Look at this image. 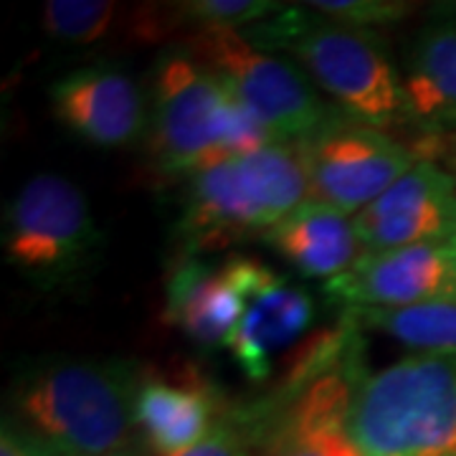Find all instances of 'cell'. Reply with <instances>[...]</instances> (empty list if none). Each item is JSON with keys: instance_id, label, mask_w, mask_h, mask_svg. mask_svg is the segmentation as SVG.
Here are the masks:
<instances>
[{"instance_id": "obj_1", "label": "cell", "mask_w": 456, "mask_h": 456, "mask_svg": "<svg viewBox=\"0 0 456 456\" xmlns=\"http://www.w3.org/2000/svg\"><path fill=\"white\" fill-rule=\"evenodd\" d=\"M142 383L132 360L49 358L18 378L13 403L56 456H107L132 446Z\"/></svg>"}, {"instance_id": "obj_2", "label": "cell", "mask_w": 456, "mask_h": 456, "mask_svg": "<svg viewBox=\"0 0 456 456\" xmlns=\"http://www.w3.org/2000/svg\"><path fill=\"white\" fill-rule=\"evenodd\" d=\"M310 198L299 147L277 142L188 175L178 233L185 259L264 236Z\"/></svg>"}, {"instance_id": "obj_3", "label": "cell", "mask_w": 456, "mask_h": 456, "mask_svg": "<svg viewBox=\"0 0 456 456\" xmlns=\"http://www.w3.org/2000/svg\"><path fill=\"white\" fill-rule=\"evenodd\" d=\"M362 456H456V353H419L353 383Z\"/></svg>"}, {"instance_id": "obj_4", "label": "cell", "mask_w": 456, "mask_h": 456, "mask_svg": "<svg viewBox=\"0 0 456 456\" xmlns=\"http://www.w3.org/2000/svg\"><path fill=\"white\" fill-rule=\"evenodd\" d=\"M254 46H279L297 56L307 77L347 117L386 130L406 117L401 74L373 33L340 26L314 11H281L272 31L254 33ZM246 36V38H254Z\"/></svg>"}, {"instance_id": "obj_5", "label": "cell", "mask_w": 456, "mask_h": 456, "mask_svg": "<svg viewBox=\"0 0 456 456\" xmlns=\"http://www.w3.org/2000/svg\"><path fill=\"white\" fill-rule=\"evenodd\" d=\"M0 241L20 277L56 292L94 269L104 239L82 188L59 173H41L5 203Z\"/></svg>"}, {"instance_id": "obj_6", "label": "cell", "mask_w": 456, "mask_h": 456, "mask_svg": "<svg viewBox=\"0 0 456 456\" xmlns=\"http://www.w3.org/2000/svg\"><path fill=\"white\" fill-rule=\"evenodd\" d=\"M231 89L188 49L158 56L152 77V152L167 175L224 160Z\"/></svg>"}, {"instance_id": "obj_7", "label": "cell", "mask_w": 456, "mask_h": 456, "mask_svg": "<svg viewBox=\"0 0 456 456\" xmlns=\"http://www.w3.org/2000/svg\"><path fill=\"white\" fill-rule=\"evenodd\" d=\"M188 51L226 82L274 142H302L332 114L297 66L254 46L244 33L196 31Z\"/></svg>"}, {"instance_id": "obj_8", "label": "cell", "mask_w": 456, "mask_h": 456, "mask_svg": "<svg viewBox=\"0 0 456 456\" xmlns=\"http://www.w3.org/2000/svg\"><path fill=\"white\" fill-rule=\"evenodd\" d=\"M310 198L358 216L421 158L386 130L335 112L302 142H297Z\"/></svg>"}, {"instance_id": "obj_9", "label": "cell", "mask_w": 456, "mask_h": 456, "mask_svg": "<svg viewBox=\"0 0 456 456\" xmlns=\"http://www.w3.org/2000/svg\"><path fill=\"white\" fill-rule=\"evenodd\" d=\"M322 289L347 310H403L452 302L456 299L454 236L362 251L345 274L325 281Z\"/></svg>"}, {"instance_id": "obj_10", "label": "cell", "mask_w": 456, "mask_h": 456, "mask_svg": "<svg viewBox=\"0 0 456 456\" xmlns=\"http://www.w3.org/2000/svg\"><path fill=\"white\" fill-rule=\"evenodd\" d=\"M353 221L362 251L449 239L456 233V175L421 158Z\"/></svg>"}, {"instance_id": "obj_11", "label": "cell", "mask_w": 456, "mask_h": 456, "mask_svg": "<svg viewBox=\"0 0 456 456\" xmlns=\"http://www.w3.org/2000/svg\"><path fill=\"white\" fill-rule=\"evenodd\" d=\"M314 314V299L305 287L246 256L244 312L226 345L228 353L248 380H266L274 360L310 330Z\"/></svg>"}, {"instance_id": "obj_12", "label": "cell", "mask_w": 456, "mask_h": 456, "mask_svg": "<svg viewBox=\"0 0 456 456\" xmlns=\"http://www.w3.org/2000/svg\"><path fill=\"white\" fill-rule=\"evenodd\" d=\"M49 99L56 119L89 145L127 147L145 134V97L119 66L77 69L51 84Z\"/></svg>"}, {"instance_id": "obj_13", "label": "cell", "mask_w": 456, "mask_h": 456, "mask_svg": "<svg viewBox=\"0 0 456 456\" xmlns=\"http://www.w3.org/2000/svg\"><path fill=\"white\" fill-rule=\"evenodd\" d=\"M353 383L340 368L312 375L279 406L256 456H362L347 426Z\"/></svg>"}, {"instance_id": "obj_14", "label": "cell", "mask_w": 456, "mask_h": 456, "mask_svg": "<svg viewBox=\"0 0 456 456\" xmlns=\"http://www.w3.org/2000/svg\"><path fill=\"white\" fill-rule=\"evenodd\" d=\"M246 299V256L224 264L191 256L173 269L165 289V320L200 347H226Z\"/></svg>"}, {"instance_id": "obj_15", "label": "cell", "mask_w": 456, "mask_h": 456, "mask_svg": "<svg viewBox=\"0 0 456 456\" xmlns=\"http://www.w3.org/2000/svg\"><path fill=\"white\" fill-rule=\"evenodd\" d=\"M261 241L289 261L302 277L322 281L345 274L362 254L353 216L317 198L299 203Z\"/></svg>"}, {"instance_id": "obj_16", "label": "cell", "mask_w": 456, "mask_h": 456, "mask_svg": "<svg viewBox=\"0 0 456 456\" xmlns=\"http://www.w3.org/2000/svg\"><path fill=\"white\" fill-rule=\"evenodd\" d=\"M401 82L408 119L428 132L456 130V8L416 36Z\"/></svg>"}, {"instance_id": "obj_17", "label": "cell", "mask_w": 456, "mask_h": 456, "mask_svg": "<svg viewBox=\"0 0 456 456\" xmlns=\"http://www.w3.org/2000/svg\"><path fill=\"white\" fill-rule=\"evenodd\" d=\"M221 416L208 391L196 386H178L163 378H145L137 393L134 421L147 446L158 456H170L191 449L208 436Z\"/></svg>"}, {"instance_id": "obj_18", "label": "cell", "mask_w": 456, "mask_h": 456, "mask_svg": "<svg viewBox=\"0 0 456 456\" xmlns=\"http://www.w3.org/2000/svg\"><path fill=\"white\" fill-rule=\"evenodd\" d=\"M353 322L386 332L419 353H456V299L403 310H347Z\"/></svg>"}, {"instance_id": "obj_19", "label": "cell", "mask_w": 456, "mask_h": 456, "mask_svg": "<svg viewBox=\"0 0 456 456\" xmlns=\"http://www.w3.org/2000/svg\"><path fill=\"white\" fill-rule=\"evenodd\" d=\"M130 11L110 0H49L41 11V28L64 44H99L125 26Z\"/></svg>"}, {"instance_id": "obj_20", "label": "cell", "mask_w": 456, "mask_h": 456, "mask_svg": "<svg viewBox=\"0 0 456 456\" xmlns=\"http://www.w3.org/2000/svg\"><path fill=\"white\" fill-rule=\"evenodd\" d=\"M279 408H251V411H231L218 419L206 439L193 444L191 449L170 456H256L261 441L266 436Z\"/></svg>"}, {"instance_id": "obj_21", "label": "cell", "mask_w": 456, "mask_h": 456, "mask_svg": "<svg viewBox=\"0 0 456 456\" xmlns=\"http://www.w3.org/2000/svg\"><path fill=\"white\" fill-rule=\"evenodd\" d=\"M281 8L272 0H185L173 5V16L196 23L198 31L241 33L274 18Z\"/></svg>"}, {"instance_id": "obj_22", "label": "cell", "mask_w": 456, "mask_h": 456, "mask_svg": "<svg viewBox=\"0 0 456 456\" xmlns=\"http://www.w3.org/2000/svg\"><path fill=\"white\" fill-rule=\"evenodd\" d=\"M305 5L340 26L360 28V31L373 26L401 23L416 11L413 3H403V0H312Z\"/></svg>"}, {"instance_id": "obj_23", "label": "cell", "mask_w": 456, "mask_h": 456, "mask_svg": "<svg viewBox=\"0 0 456 456\" xmlns=\"http://www.w3.org/2000/svg\"><path fill=\"white\" fill-rule=\"evenodd\" d=\"M0 456H56L49 446L16 421H3L0 428Z\"/></svg>"}, {"instance_id": "obj_24", "label": "cell", "mask_w": 456, "mask_h": 456, "mask_svg": "<svg viewBox=\"0 0 456 456\" xmlns=\"http://www.w3.org/2000/svg\"><path fill=\"white\" fill-rule=\"evenodd\" d=\"M107 456H145L142 452H137V449H132V446H127V449H122V452H114V454H107Z\"/></svg>"}, {"instance_id": "obj_25", "label": "cell", "mask_w": 456, "mask_h": 456, "mask_svg": "<svg viewBox=\"0 0 456 456\" xmlns=\"http://www.w3.org/2000/svg\"><path fill=\"white\" fill-rule=\"evenodd\" d=\"M452 167H454V175H456V134H454V140H452Z\"/></svg>"}, {"instance_id": "obj_26", "label": "cell", "mask_w": 456, "mask_h": 456, "mask_svg": "<svg viewBox=\"0 0 456 456\" xmlns=\"http://www.w3.org/2000/svg\"><path fill=\"white\" fill-rule=\"evenodd\" d=\"M454 244H456V233H454Z\"/></svg>"}]
</instances>
